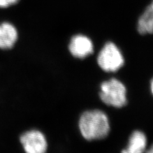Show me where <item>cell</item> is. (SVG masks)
Wrapping results in <instances>:
<instances>
[{
  "label": "cell",
  "mask_w": 153,
  "mask_h": 153,
  "mask_svg": "<svg viewBox=\"0 0 153 153\" xmlns=\"http://www.w3.org/2000/svg\"><path fill=\"white\" fill-rule=\"evenodd\" d=\"M79 127L82 135L88 140L103 139L110 131L108 118L100 110L84 112L80 117Z\"/></svg>",
  "instance_id": "obj_1"
},
{
  "label": "cell",
  "mask_w": 153,
  "mask_h": 153,
  "mask_svg": "<svg viewBox=\"0 0 153 153\" xmlns=\"http://www.w3.org/2000/svg\"><path fill=\"white\" fill-rule=\"evenodd\" d=\"M99 95L102 101L109 106L121 108L127 103L125 85L116 79L103 82L100 86Z\"/></svg>",
  "instance_id": "obj_2"
},
{
  "label": "cell",
  "mask_w": 153,
  "mask_h": 153,
  "mask_svg": "<svg viewBox=\"0 0 153 153\" xmlns=\"http://www.w3.org/2000/svg\"><path fill=\"white\" fill-rule=\"evenodd\" d=\"M124 63V57L118 47L112 42H108L100 51L98 64L107 72H114L120 69Z\"/></svg>",
  "instance_id": "obj_3"
},
{
  "label": "cell",
  "mask_w": 153,
  "mask_h": 153,
  "mask_svg": "<svg viewBox=\"0 0 153 153\" xmlns=\"http://www.w3.org/2000/svg\"><path fill=\"white\" fill-rule=\"evenodd\" d=\"M20 141L24 150L27 153H44L47 149L46 138L38 130L26 131L21 136Z\"/></svg>",
  "instance_id": "obj_4"
},
{
  "label": "cell",
  "mask_w": 153,
  "mask_h": 153,
  "mask_svg": "<svg viewBox=\"0 0 153 153\" xmlns=\"http://www.w3.org/2000/svg\"><path fill=\"white\" fill-rule=\"evenodd\" d=\"M93 47L92 41L88 36L77 35L71 39L68 49L72 56L82 59L93 53Z\"/></svg>",
  "instance_id": "obj_5"
},
{
  "label": "cell",
  "mask_w": 153,
  "mask_h": 153,
  "mask_svg": "<svg viewBox=\"0 0 153 153\" xmlns=\"http://www.w3.org/2000/svg\"><path fill=\"white\" fill-rule=\"evenodd\" d=\"M18 38L17 29L11 23L0 24V49H10L14 46Z\"/></svg>",
  "instance_id": "obj_6"
},
{
  "label": "cell",
  "mask_w": 153,
  "mask_h": 153,
  "mask_svg": "<svg viewBox=\"0 0 153 153\" xmlns=\"http://www.w3.org/2000/svg\"><path fill=\"white\" fill-rule=\"evenodd\" d=\"M147 146V138L145 134L140 131L133 132L130 137L127 149L123 151L127 153H140L145 150Z\"/></svg>",
  "instance_id": "obj_7"
},
{
  "label": "cell",
  "mask_w": 153,
  "mask_h": 153,
  "mask_svg": "<svg viewBox=\"0 0 153 153\" xmlns=\"http://www.w3.org/2000/svg\"><path fill=\"white\" fill-rule=\"evenodd\" d=\"M153 30V4L151 3L139 18L138 31L141 35L151 34Z\"/></svg>",
  "instance_id": "obj_8"
},
{
  "label": "cell",
  "mask_w": 153,
  "mask_h": 153,
  "mask_svg": "<svg viewBox=\"0 0 153 153\" xmlns=\"http://www.w3.org/2000/svg\"><path fill=\"white\" fill-rule=\"evenodd\" d=\"M19 0H0V8H6L16 4Z\"/></svg>",
  "instance_id": "obj_9"
},
{
  "label": "cell",
  "mask_w": 153,
  "mask_h": 153,
  "mask_svg": "<svg viewBox=\"0 0 153 153\" xmlns=\"http://www.w3.org/2000/svg\"><path fill=\"white\" fill-rule=\"evenodd\" d=\"M151 91L152 92V81H151Z\"/></svg>",
  "instance_id": "obj_10"
}]
</instances>
